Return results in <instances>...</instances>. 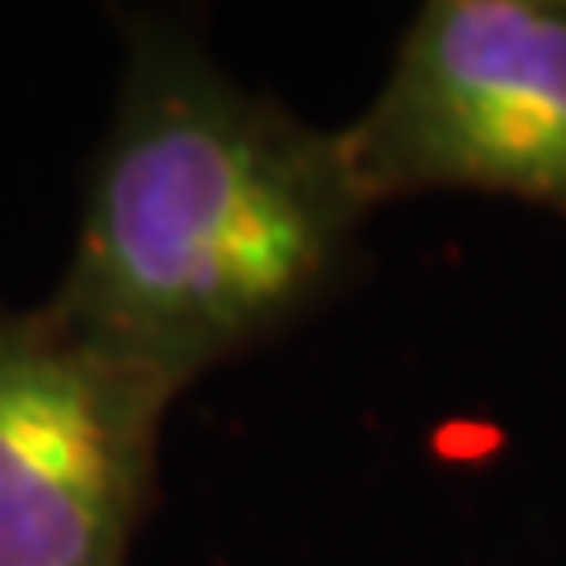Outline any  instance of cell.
Here are the masks:
<instances>
[{"mask_svg": "<svg viewBox=\"0 0 566 566\" xmlns=\"http://www.w3.org/2000/svg\"><path fill=\"white\" fill-rule=\"evenodd\" d=\"M368 212L340 137L142 20L48 303L185 392L331 297Z\"/></svg>", "mask_w": 566, "mask_h": 566, "instance_id": "1", "label": "cell"}, {"mask_svg": "<svg viewBox=\"0 0 566 566\" xmlns=\"http://www.w3.org/2000/svg\"><path fill=\"white\" fill-rule=\"evenodd\" d=\"M368 208L472 189L566 212V0H430L335 133Z\"/></svg>", "mask_w": 566, "mask_h": 566, "instance_id": "2", "label": "cell"}, {"mask_svg": "<svg viewBox=\"0 0 566 566\" xmlns=\"http://www.w3.org/2000/svg\"><path fill=\"white\" fill-rule=\"evenodd\" d=\"M175 397L52 303L0 307V566H128Z\"/></svg>", "mask_w": 566, "mask_h": 566, "instance_id": "3", "label": "cell"}]
</instances>
